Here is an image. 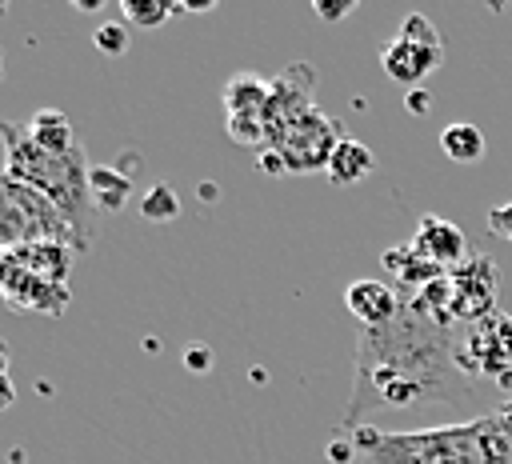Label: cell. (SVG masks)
I'll use <instances>...</instances> for the list:
<instances>
[{"mask_svg": "<svg viewBox=\"0 0 512 464\" xmlns=\"http://www.w3.org/2000/svg\"><path fill=\"white\" fill-rule=\"evenodd\" d=\"M472 392V380L456 368V332L400 304L392 324L356 328V376L344 428L368 424L364 416L376 408L464 404Z\"/></svg>", "mask_w": 512, "mask_h": 464, "instance_id": "1", "label": "cell"}, {"mask_svg": "<svg viewBox=\"0 0 512 464\" xmlns=\"http://www.w3.org/2000/svg\"><path fill=\"white\" fill-rule=\"evenodd\" d=\"M0 144H4V172L40 188L68 220L72 248L88 252L96 240V204H92V188H88L92 164H88L84 144H76L64 156H52L28 136V124H12V120H0Z\"/></svg>", "mask_w": 512, "mask_h": 464, "instance_id": "2", "label": "cell"}, {"mask_svg": "<svg viewBox=\"0 0 512 464\" xmlns=\"http://www.w3.org/2000/svg\"><path fill=\"white\" fill-rule=\"evenodd\" d=\"M488 416L468 424H440L416 432H384L376 424L352 428L356 460L364 464H484Z\"/></svg>", "mask_w": 512, "mask_h": 464, "instance_id": "3", "label": "cell"}, {"mask_svg": "<svg viewBox=\"0 0 512 464\" xmlns=\"http://www.w3.org/2000/svg\"><path fill=\"white\" fill-rule=\"evenodd\" d=\"M40 240L72 244V228L60 208L32 184L0 172V248H24Z\"/></svg>", "mask_w": 512, "mask_h": 464, "instance_id": "4", "label": "cell"}, {"mask_svg": "<svg viewBox=\"0 0 512 464\" xmlns=\"http://www.w3.org/2000/svg\"><path fill=\"white\" fill-rule=\"evenodd\" d=\"M344 136H340V120H332V116H324L320 108H312L308 116H300L296 124H288V128H280L272 140H268V148H276L280 152V160H284V168L288 172H324L328 168V156H332V148L340 144Z\"/></svg>", "mask_w": 512, "mask_h": 464, "instance_id": "5", "label": "cell"}, {"mask_svg": "<svg viewBox=\"0 0 512 464\" xmlns=\"http://www.w3.org/2000/svg\"><path fill=\"white\" fill-rule=\"evenodd\" d=\"M456 368L468 380H496L500 372L512 368V316L508 312H492L476 324H468L464 340H456Z\"/></svg>", "mask_w": 512, "mask_h": 464, "instance_id": "6", "label": "cell"}, {"mask_svg": "<svg viewBox=\"0 0 512 464\" xmlns=\"http://www.w3.org/2000/svg\"><path fill=\"white\" fill-rule=\"evenodd\" d=\"M448 284H452V320L456 324H476V320L496 312L500 272L488 256L468 252L456 268H448Z\"/></svg>", "mask_w": 512, "mask_h": 464, "instance_id": "7", "label": "cell"}, {"mask_svg": "<svg viewBox=\"0 0 512 464\" xmlns=\"http://www.w3.org/2000/svg\"><path fill=\"white\" fill-rule=\"evenodd\" d=\"M312 84H316V72L308 64H292L284 76L272 80V96H268V108H264V120H268V140L296 124L300 116H308L316 104H312Z\"/></svg>", "mask_w": 512, "mask_h": 464, "instance_id": "8", "label": "cell"}, {"mask_svg": "<svg viewBox=\"0 0 512 464\" xmlns=\"http://www.w3.org/2000/svg\"><path fill=\"white\" fill-rule=\"evenodd\" d=\"M0 300L20 308V312H40V316H60L72 300V288L68 284H52V280H40L24 268L12 264L4 288H0Z\"/></svg>", "mask_w": 512, "mask_h": 464, "instance_id": "9", "label": "cell"}, {"mask_svg": "<svg viewBox=\"0 0 512 464\" xmlns=\"http://www.w3.org/2000/svg\"><path fill=\"white\" fill-rule=\"evenodd\" d=\"M344 308L352 312L356 328H384L400 312V296L384 280H352L344 288Z\"/></svg>", "mask_w": 512, "mask_h": 464, "instance_id": "10", "label": "cell"}, {"mask_svg": "<svg viewBox=\"0 0 512 464\" xmlns=\"http://www.w3.org/2000/svg\"><path fill=\"white\" fill-rule=\"evenodd\" d=\"M424 260H432L436 268H456L464 256H468V240H464V232L452 224V220H444V216H420V224H416V236L408 240Z\"/></svg>", "mask_w": 512, "mask_h": 464, "instance_id": "11", "label": "cell"}, {"mask_svg": "<svg viewBox=\"0 0 512 464\" xmlns=\"http://www.w3.org/2000/svg\"><path fill=\"white\" fill-rule=\"evenodd\" d=\"M380 64H384L388 80L408 84V88H420V80L444 64V52H432V48H420V44L396 36V40H388L380 48Z\"/></svg>", "mask_w": 512, "mask_h": 464, "instance_id": "12", "label": "cell"}, {"mask_svg": "<svg viewBox=\"0 0 512 464\" xmlns=\"http://www.w3.org/2000/svg\"><path fill=\"white\" fill-rule=\"evenodd\" d=\"M8 252H12L16 268H24L40 280H52V284H68L72 264H76V248L64 240H40V244H24V248H8Z\"/></svg>", "mask_w": 512, "mask_h": 464, "instance_id": "13", "label": "cell"}, {"mask_svg": "<svg viewBox=\"0 0 512 464\" xmlns=\"http://www.w3.org/2000/svg\"><path fill=\"white\" fill-rule=\"evenodd\" d=\"M380 260H384V268L392 272V280H396L392 288H396V296H400V300L416 296L424 284H432V280H440V276H444V268H436L432 260H424L412 244H404V248H388Z\"/></svg>", "mask_w": 512, "mask_h": 464, "instance_id": "14", "label": "cell"}, {"mask_svg": "<svg viewBox=\"0 0 512 464\" xmlns=\"http://www.w3.org/2000/svg\"><path fill=\"white\" fill-rule=\"evenodd\" d=\"M372 168H376V156H372V148L368 144H360V140H340L336 148H332V156H328V180L332 184H360L364 176H372Z\"/></svg>", "mask_w": 512, "mask_h": 464, "instance_id": "15", "label": "cell"}, {"mask_svg": "<svg viewBox=\"0 0 512 464\" xmlns=\"http://www.w3.org/2000/svg\"><path fill=\"white\" fill-rule=\"evenodd\" d=\"M28 136H32L44 152H52V156H64V152H72V148L80 144L76 132H72V120H68L60 108H36L32 120H28Z\"/></svg>", "mask_w": 512, "mask_h": 464, "instance_id": "16", "label": "cell"}, {"mask_svg": "<svg viewBox=\"0 0 512 464\" xmlns=\"http://www.w3.org/2000/svg\"><path fill=\"white\" fill-rule=\"evenodd\" d=\"M88 188H92L96 212H120L132 196V180L116 164H92L88 168Z\"/></svg>", "mask_w": 512, "mask_h": 464, "instance_id": "17", "label": "cell"}, {"mask_svg": "<svg viewBox=\"0 0 512 464\" xmlns=\"http://www.w3.org/2000/svg\"><path fill=\"white\" fill-rule=\"evenodd\" d=\"M268 96H272V84L252 76V72H240L228 80L224 88V104H228V116H264L268 108Z\"/></svg>", "mask_w": 512, "mask_h": 464, "instance_id": "18", "label": "cell"}, {"mask_svg": "<svg viewBox=\"0 0 512 464\" xmlns=\"http://www.w3.org/2000/svg\"><path fill=\"white\" fill-rule=\"evenodd\" d=\"M440 148H444V156L456 160V164H476L488 144H484V132H480L476 124L460 120V124H448V128L440 132Z\"/></svg>", "mask_w": 512, "mask_h": 464, "instance_id": "19", "label": "cell"}, {"mask_svg": "<svg viewBox=\"0 0 512 464\" xmlns=\"http://www.w3.org/2000/svg\"><path fill=\"white\" fill-rule=\"evenodd\" d=\"M140 216L148 224H168L180 216V196L172 192V184H152L144 196H140Z\"/></svg>", "mask_w": 512, "mask_h": 464, "instance_id": "20", "label": "cell"}, {"mask_svg": "<svg viewBox=\"0 0 512 464\" xmlns=\"http://www.w3.org/2000/svg\"><path fill=\"white\" fill-rule=\"evenodd\" d=\"M120 16H124V24L156 28L168 16H180V8L176 4H160V0H120Z\"/></svg>", "mask_w": 512, "mask_h": 464, "instance_id": "21", "label": "cell"}, {"mask_svg": "<svg viewBox=\"0 0 512 464\" xmlns=\"http://www.w3.org/2000/svg\"><path fill=\"white\" fill-rule=\"evenodd\" d=\"M400 36H404V40H412V44H420V48L444 52V40H440L436 24H432L424 12H408V16H404V24H400Z\"/></svg>", "mask_w": 512, "mask_h": 464, "instance_id": "22", "label": "cell"}, {"mask_svg": "<svg viewBox=\"0 0 512 464\" xmlns=\"http://www.w3.org/2000/svg\"><path fill=\"white\" fill-rule=\"evenodd\" d=\"M92 44H96L104 56H124V52H128V24L104 20V24L92 32Z\"/></svg>", "mask_w": 512, "mask_h": 464, "instance_id": "23", "label": "cell"}, {"mask_svg": "<svg viewBox=\"0 0 512 464\" xmlns=\"http://www.w3.org/2000/svg\"><path fill=\"white\" fill-rule=\"evenodd\" d=\"M488 232L512 244V200H508V204H496V208H488Z\"/></svg>", "mask_w": 512, "mask_h": 464, "instance_id": "24", "label": "cell"}, {"mask_svg": "<svg viewBox=\"0 0 512 464\" xmlns=\"http://www.w3.org/2000/svg\"><path fill=\"white\" fill-rule=\"evenodd\" d=\"M356 8V0H340V4H328V0H316L312 4V12L320 16V20H328V24H336V20H344L348 12Z\"/></svg>", "mask_w": 512, "mask_h": 464, "instance_id": "25", "label": "cell"}, {"mask_svg": "<svg viewBox=\"0 0 512 464\" xmlns=\"http://www.w3.org/2000/svg\"><path fill=\"white\" fill-rule=\"evenodd\" d=\"M184 368L208 372V368H212V348H208V344H188V348H184Z\"/></svg>", "mask_w": 512, "mask_h": 464, "instance_id": "26", "label": "cell"}, {"mask_svg": "<svg viewBox=\"0 0 512 464\" xmlns=\"http://www.w3.org/2000/svg\"><path fill=\"white\" fill-rule=\"evenodd\" d=\"M324 456H328L332 464H352V460H356V444L336 436V440H328V444H324Z\"/></svg>", "mask_w": 512, "mask_h": 464, "instance_id": "27", "label": "cell"}, {"mask_svg": "<svg viewBox=\"0 0 512 464\" xmlns=\"http://www.w3.org/2000/svg\"><path fill=\"white\" fill-rule=\"evenodd\" d=\"M404 108H408L412 116H428V112H432V96H428V88H408Z\"/></svg>", "mask_w": 512, "mask_h": 464, "instance_id": "28", "label": "cell"}, {"mask_svg": "<svg viewBox=\"0 0 512 464\" xmlns=\"http://www.w3.org/2000/svg\"><path fill=\"white\" fill-rule=\"evenodd\" d=\"M260 172H268V176H280V172H288L276 148H264V152H260Z\"/></svg>", "mask_w": 512, "mask_h": 464, "instance_id": "29", "label": "cell"}, {"mask_svg": "<svg viewBox=\"0 0 512 464\" xmlns=\"http://www.w3.org/2000/svg\"><path fill=\"white\" fill-rule=\"evenodd\" d=\"M128 180H132V172H140V152H120V164H116Z\"/></svg>", "mask_w": 512, "mask_h": 464, "instance_id": "30", "label": "cell"}, {"mask_svg": "<svg viewBox=\"0 0 512 464\" xmlns=\"http://www.w3.org/2000/svg\"><path fill=\"white\" fill-rule=\"evenodd\" d=\"M16 400V388H12V380H8V372H0V412L8 408Z\"/></svg>", "mask_w": 512, "mask_h": 464, "instance_id": "31", "label": "cell"}, {"mask_svg": "<svg viewBox=\"0 0 512 464\" xmlns=\"http://www.w3.org/2000/svg\"><path fill=\"white\" fill-rule=\"evenodd\" d=\"M492 416H496V420H500V428H504V432L512 436V400H504V404H500V408H496Z\"/></svg>", "mask_w": 512, "mask_h": 464, "instance_id": "32", "label": "cell"}, {"mask_svg": "<svg viewBox=\"0 0 512 464\" xmlns=\"http://www.w3.org/2000/svg\"><path fill=\"white\" fill-rule=\"evenodd\" d=\"M216 8V0H188V4H180V12H212Z\"/></svg>", "mask_w": 512, "mask_h": 464, "instance_id": "33", "label": "cell"}, {"mask_svg": "<svg viewBox=\"0 0 512 464\" xmlns=\"http://www.w3.org/2000/svg\"><path fill=\"white\" fill-rule=\"evenodd\" d=\"M8 272H12V252H8V248H0V288H4Z\"/></svg>", "mask_w": 512, "mask_h": 464, "instance_id": "34", "label": "cell"}, {"mask_svg": "<svg viewBox=\"0 0 512 464\" xmlns=\"http://www.w3.org/2000/svg\"><path fill=\"white\" fill-rule=\"evenodd\" d=\"M496 388H500V392H508V400H512V368L496 376Z\"/></svg>", "mask_w": 512, "mask_h": 464, "instance_id": "35", "label": "cell"}, {"mask_svg": "<svg viewBox=\"0 0 512 464\" xmlns=\"http://www.w3.org/2000/svg\"><path fill=\"white\" fill-rule=\"evenodd\" d=\"M100 8V0H76V12H96Z\"/></svg>", "mask_w": 512, "mask_h": 464, "instance_id": "36", "label": "cell"}, {"mask_svg": "<svg viewBox=\"0 0 512 464\" xmlns=\"http://www.w3.org/2000/svg\"><path fill=\"white\" fill-rule=\"evenodd\" d=\"M200 196L204 200H216V184H200Z\"/></svg>", "mask_w": 512, "mask_h": 464, "instance_id": "37", "label": "cell"}, {"mask_svg": "<svg viewBox=\"0 0 512 464\" xmlns=\"http://www.w3.org/2000/svg\"><path fill=\"white\" fill-rule=\"evenodd\" d=\"M0 76H4V68H0Z\"/></svg>", "mask_w": 512, "mask_h": 464, "instance_id": "38", "label": "cell"}]
</instances>
